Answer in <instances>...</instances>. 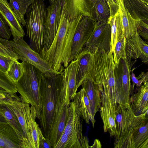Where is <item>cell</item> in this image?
<instances>
[{"label": "cell", "instance_id": "cell-5", "mask_svg": "<svg viewBox=\"0 0 148 148\" xmlns=\"http://www.w3.org/2000/svg\"><path fill=\"white\" fill-rule=\"evenodd\" d=\"M22 62L23 74L15 84L21 99L35 109L38 119L41 110L40 83L43 74L30 63L23 61Z\"/></svg>", "mask_w": 148, "mask_h": 148}, {"label": "cell", "instance_id": "cell-48", "mask_svg": "<svg viewBox=\"0 0 148 148\" xmlns=\"http://www.w3.org/2000/svg\"><path fill=\"white\" fill-rule=\"evenodd\" d=\"M90 4L92 5L95 3L96 0H88Z\"/></svg>", "mask_w": 148, "mask_h": 148}, {"label": "cell", "instance_id": "cell-31", "mask_svg": "<svg viewBox=\"0 0 148 148\" xmlns=\"http://www.w3.org/2000/svg\"><path fill=\"white\" fill-rule=\"evenodd\" d=\"M92 18L96 22L108 21L110 10L106 0H96L91 6Z\"/></svg>", "mask_w": 148, "mask_h": 148}, {"label": "cell", "instance_id": "cell-38", "mask_svg": "<svg viewBox=\"0 0 148 148\" xmlns=\"http://www.w3.org/2000/svg\"><path fill=\"white\" fill-rule=\"evenodd\" d=\"M9 26L2 16L0 15V37L9 40L12 34Z\"/></svg>", "mask_w": 148, "mask_h": 148}, {"label": "cell", "instance_id": "cell-24", "mask_svg": "<svg viewBox=\"0 0 148 148\" xmlns=\"http://www.w3.org/2000/svg\"><path fill=\"white\" fill-rule=\"evenodd\" d=\"M25 106L28 125L32 136L33 148H39L40 137L43 134L36 121L37 118L36 110L29 104L25 102Z\"/></svg>", "mask_w": 148, "mask_h": 148}, {"label": "cell", "instance_id": "cell-2", "mask_svg": "<svg viewBox=\"0 0 148 148\" xmlns=\"http://www.w3.org/2000/svg\"><path fill=\"white\" fill-rule=\"evenodd\" d=\"M63 79V72L49 77L43 74L41 80V110L38 119L44 136L49 139L58 102L65 95Z\"/></svg>", "mask_w": 148, "mask_h": 148}, {"label": "cell", "instance_id": "cell-11", "mask_svg": "<svg viewBox=\"0 0 148 148\" xmlns=\"http://www.w3.org/2000/svg\"><path fill=\"white\" fill-rule=\"evenodd\" d=\"M96 21L92 17L83 16L76 29L71 49L70 61L75 59L82 51L90 38Z\"/></svg>", "mask_w": 148, "mask_h": 148}, {"label": "cell", "instance_id": "cell-43", "mask_svg": "<svg viewBox=\"0 0 148 148\" xmlns=\"http://www.w3.org/2000/svg\"><path fill=\"white\" fill-rule=\"evenodd\" d=\"M131 72L132 73L131 74V78L132 82V90H133L134 86L135 85H136L137 87H139L142 84L143 82L141 80L138 79L136 77L135 75L133 72V70H132Z\"/></svg>", "mask_w": 148, "mask_h": 148}, {"label": "cell", "instance_id": "cell-18", "mask_svg": "<svg viewBox=\"0 0 148 148\" xmlns=\"http://www.w3.org/2000/svg\"><path fill=\"white\" fill-rule=\"evenodd\" d=\"M82 118L74 102H71L68 109L66 123L63 133L71 137L82 138Z\"/></svg>", "mask_w": 148, "mask_h": 148}, {"label": "cell", "instance_id": "cell-3", "mask_svg": "<svg viewBox=\"0 0 148 148\" xmlns=\"http://www.w3.org/2000/svg\"><path fill=\"white\" fill-rule=\"evenodd\" d=\"M93 53L94 57L89 63L86 77L102 88L112 103L119 104L112 53L98 49Z\"/></svg>", "mask_w": 148, "mask_h": 148}, {"label": "cell", "instance_id": "cell-6", "mask_svg": "<svg viewBox=\"0 0 148 148\" xmlns=\"http://www.w3.org/2000/svg\"><path fill=\"white\" fill-rule=\"evenodd\" d=\"M45 0H35L28 8L26 19L27 35L30 46L40 53L43 46L45 24L47 16Z\"/></svg>", "mask_w": 148, "mask_h": 148}, {"label": "cell", "instance_id": "cell-12", "mask_svg": "<svg viewBox=\"0 0 148 148\" xmlns=\"http://www.w3.org/2000/svg\"><path fill=\"white\" fill-rule=\"evenodd\" d=\"M101 92V104L99 111L103 122L105 132H108L110 136H116L117 132L116 124V110L118 103H112L102 88Z\"/></svg>", "mask_w": 148, "mask_h": 148}, {"label": "cell", "instance_id": "cell-9", "mask_svg": "<svg viewBox=\"0 0 148 148\" xmlns=\"http://www.w3.org/2000/svg\"><path fill=\"white\" fill-rule=\"evenodd\" d=\"M63 0H55L47 8V16L45 24L43 48L39 53L44 54L51 46L59 27Z\"/></svg>", "mask_w": 148, "mask_h": 148}, {"label": "cell", "instance_id": "cell-26", "mask_svg": "<svg viewBox=\"0 0 148 148\" xmlns=\"http://www.w3.org/2000/svg\"><path fill=\"white\" fill-rule=\"evenodd\" d=\"M93 53L87 49L83 50L76 58L78 59L76 81L78 88L81 86L83 81L87 77L90 62L93 59Z\"/></svg>", "mask_w": 148, "mask_h": 148}, {"label": "cell", "instance_id": "cell-21", "mask_svg": "<svg viewBox=\"0 0 148 148\" xmlns=\"http://www.w3.org/2000/svg\"><path fill=\"white\" fill-rule=\"evenodd\" d=\"M81 86L85 91L89 100L93 118L99 110L101 104V92L99 85L89 78L86 77Z\"/></svg>", "mask_w": 148, "mask_h": 148}, {"label": "cell", "instance_id": "cell-25", "mask_svg": "<svg viewBox=\"0 0 148 148\" xmlns=\"http://www.w3.org/2000/svg\"><path fill=\"white\" fill-rule=\"evenodd\" d=\"M130 106L135 114H141L148 107V87L141 84L137 92L130 97Z\"/></svg>", "mask_w": 148, "mask_h": 148}, {"label": "cell", "instance_id": "cell-39", "mask_svg": "<svg viewBox=\"0 0 148 148\" xmlns=\"http://www.w3.org/2000/svg\"><path fill=\"white\" fill-rule=\"evenodd\" d=\"M12 60L0 55V71L6 73Z\"/></svg>", "mask_w": 148, "mask_h": 148}, {"label": "cell", "instance_id": "cell-10", "mask_svg": "<svg viewBox=\"0 0 148 148\" xmlns=\"http://www.w3.org/2000/svg\"><path fill=\"white\" fill-rule=\"evenodd\" d=\"M111 29L108 21L96 22L92 32L82 50L93 53L97 49L110 51Z\"/></svg>", "mask_w": 148, "mask_h": 148}, {"label": "cell", "instance_id": "cell-34", "mask_svg": "<svg viewBox=\"0 0 148 148\" xmlns=\"http://www.w3.org/2000/svg\"><path fill=\"white\" fill-rule=\"evenodd\" d=\"M18 60H13L6 74L8 78L14 83L18 82L22 76L24 72V67L22 62L21 63Z\"/></svg>", "mask_w": 148, "mask_h": 148}, {"label": "cell", "instance_id": "cell-33", "mask_svg": "<svg viewBox=\"0 0 148 148\" xmlns=\"http://www.w3.org/2000/svg\"><path fill=\"white\" fill-rule=\"evenodd\" d=\"M9 4L16 15L20 22L23 26L26 25L25 15L27 10L35 0H9Z\"/></svg>", "mask_w": 148, "mask_h": 148}, {"label": "cell", "instance_id": "cell-20", "mask_svg": "<svg viewBox=\"0 0 148 148\" xmlns=\"http://www.w3.org/2000/svg\"><path fill=\"white\" fill-rule=\"evenodd\" d=\"M63 6L71 20L81 15L92 18L91 6L88 0H63Z\"/></svg>", "mask_w": 148, "mask_h": 148}, {"label": "cell", "instance_id": "cell-13", "mask_svg": "<svg viewBox=\"0 0 148 148\" xmlns=\"http://www.w3.org/2000/svg\"><path fill=\"white\" fill-rule=\"evenodd\" d=\"M1 104L7 105L17 116L23 133V148H33L32 136L26 118L25 102L21 98L17 96L14 99Z\"/></svg>", "mask_w": 148, "mask_h": 148}, {"label": "cell", "instance_id": "cell-45", "mask_svg": "<svg viewBox=\"0 0 148 148\" xmlns=\"http://www.w3.org/2000/svg\"><path fill=\"white\" fill-rule=\"evenodd\" d=\"M137 26L148 30V20H139Z\"/></svg>", "mask_w": 148, "mask_h": 148}, {"label": "cell", "instance_id": "cell-23", "mask_svg": "<svg viewBox=\"0 0 148 148\" xmlns=\"http://www.w3.org/2000/svg\"><path fill=\"white\" fill-rule=\"evenodd\" d=\"M76 107L80 112L82 117L88 124H89L90 121L94 127L96 121L92 114L90 104L87 94L82 88L77 92L73 100Z\"/></svg>", "mask_w": 148, "mask_h": 148}, {"label": "cell", "instance_id": "cell-46", "mask_svg": "<svg viewBox=\"0 0 148 148\" xmlns=\"http://www.w3.org/2000/svg\"><path fill=\"white\" fill-rule=\"evenodd\" d=\"M101 145L100 141L98 139H95L94 141L93 145L89 148H101Z\"/></svg>", "mask_w": 148, "mask_h": 148}, {"label": "cell", "instance_id": "cell-42", "mask_svg": "<svg viewBox=\"0 0 148 148\" xmlns=\"http://www.w3.org/2000/svg\"><path fill=\"white\" fill-rule=\"evenodd\" d=\"M138 32L139 35L148 45V30L137 26Z\"/></svg>", "mask_w": 148, "mask_h": 148}, {"label": "cell", "instance_id": "cell-32", "mask_svg": "<svg viewBox=\"0 0 148 148\" xmlns=\"http://www.w3.org/2000/svg\"><path fill=\"white\" fill-rule=\"evenodd\" d=\"M129 148H148V119L144 125L134 133Z\"/></svg>", "mask_w": 148, "mask_h": 148}, {"label": "cell", "instance_id": "cell-27", "mask_svg": "<svg viewBox=\"0 0 148 148\" xmlns=\"http://www.w3.org/2000/svg\"><path fill=\"white\" fill-rule=\"evenodd\" d=\"M111 29V41L110 51L112 53L116 44L121 38L124 37L120 11L112 16H110L108 21Z\"/></svg>", "mask_w": 148, "mask_h": 148}, {"label": "cell", "instance_id": "cell-15", "mask_svg": "<svg viewBox=\"0 0 148 148\" xmlns=\"http://www.w3.org/2000/svg\"><path fill=\"white\" fill-rule=\"evenodd\" d=\"M69 106L64 103L63 97L60 99L57 105L55 119L49 138L52 148H55L64 131Z\"/></svg>", "mask_w": 148, "mask_h": 148}, {"label": "cell", "instance_id": "cell-36", "mask_svg": "<svg viewBox=\"0 0 148 148\" xmlns=\"http://www.w3.org/2000/svg\"><path fill=\"white\" fill-rule=\"evenodd\" d=\"M0 86L8 92L13 95L18 92L15 84L8 78L6 73L0 71Z\"/></svg>", "mask_w": 148, "mask_h": 148}, {"label": "cell", "instance_id": "cell-30", "mask_svg": "<svg viewBox=\"0 0 148 148\" xmlns=\"http://www.w3.org/2000/svg\"><path fill=\"white\" fill-rule=\"evenodd\" d=\"M87 137L82 138L71 137L63 133L55 148H89Z\"/></svg>", "mask_w": 148, "mask_h": 148}, {"label": "cell", "instance_id": "cell-7", "mask_svg": "<svg viewBox=\"0 0 148 148\" xmlns=\"http://www.w3.org/2000/svg\"><path fill=\"white\" fill-rule=\"evenodd\" d=\"M0 42L10 46L17 54L18 60L26 62L40 71L46 76H51L61 73L54 70L39 53L33 50L24 40H9L0 38ZM62 73V72H61Z\"/></svg>", "mask_w": 148, "mask_h": 148}, {"label": "cell", "instance_id": "cell-49", "mask_svg": "<svg viewBox=\"0 0 148 148\" xmlns=\"http://www.w3.org/2000/svg\"><path fill=\"white\" fill-rule=\"evenodd\" d=\"M145 4L148 5V0H141Z\"/></svg>", "mask_w": 148, "mask_h": 148}, {"label": "cell", "instance_id": "cell-1", "mask_svg": "<svg viewBox=\"0 0 148 148\" xmlns=\"http://www.w3.org/2000/svg\"><path fill=\"white\" fill-rule=\"evenodd\" d=\"M83 16L71 20L63 6L59 27L48 50L41 56L55 71L62 72L71 62L70 58L73 38Z\"/></svg>", "mask_w": 148, "mask_h": 148}, {"label": "cell", "instance_id": "cell-16", "mask_svg": "<svg viewBox=\"0 0 148 148\" xmlns=\"http://www.w3.org/2000/svg\"><path fill=\"white\" fill-rule=\"evenodd\" d=\"M79 60L77 58L72 60L63 71V87L65 91L64 103L69 105L77 93L76 77Z\"/></svg>", "mask_w": 148, "mask_h": 148}, {"label": "cell", "instance_id": "cell-50", "mask_svg": "<svg viewBox=\"0 0 148 148\" xmlns=\"http://www.w3.org/2000/svg\"><path fill=\"white\" fill-rule=\"evenodd\" d=\"M55 0H49V3L50 4H51L53 2H54Z\"/></svg>", "mask_w": 148, "mask_h": 148}, {"label": "cell", "instance_id": "cell-19", "mask_svg": "<svg viewBox=\"0 0 148 148\" xmlns=\"http://www.w3.org/2000/svg\"><path fill=\"white\" fill-rule=\"evenodd\" d=\"M0 115V148H22V142L15 130Z\"/></svg>", "mask_w": 148, "mask_h": 148}, {"label": "cell", "instance_id": "cell-41", "mask_svg": "<svg viewBox=\"0 0 148 148\" xmlns=\"http://www.w3.org/2000/svg\"><path fill=\"white\" fill-rule=\"evenodd\" d=\"M52 148L49 138H45L43 135L41 136L39 138V148Z\"/></svg>", "mask_w": 148, "mask_h": 148}, {"label": "cell", "instance_id": "cell-17", "mask_svg": "<svg viewBox=\"0 0 148 148\" xmlns=\"http://www.w3.org/2000/svg\"><path fill=\"white\" fill-rule=\"evenodd\" d=\"M0 12L10 27L13 40L16 41L23 38L25 33L21 24L7 0H0Z\"/></svg>", "mask_w": 148, "mask_h": 148}, {"label": "cell", "instance_id": "cell-14", "mask_svg": "<svg viewBox=\"0 0 148 148\" xmlns=\"http://www.w3.org/2000/svg\"><path fill=\"white\" fill-rule=\"evenodd\" d=\"M126 59L131 65L132 60L140 59L145 64H148V45L138 32L133 36L126 39Z\"/></svg>", "mask_w": 148, "mask_h": 148}, {"label": "cell", "instance_id": "cell-35", "mask_svg": "<svg viewBox=\"0 0 148 148\" xmlns=\"http://www.w3.org/2000/svg\"><path fill=\"white\" fill-rule=\"evenodd\" d=\"M126 38L123 37L117 42L113 51V60L115 66L119 64L121 59H126Z\"/></svg>", "mask_w": 148, "mask_h": 148}, {"label": "cell", "instance_id": "cell-22", "mask_svg": "<svg viewBox=\"0 0 148 148\" xmlns=\"http://www.w3.org/2000/svg\"><path fill=\"white\" fill-rule=\"evenodd\" d=\"M119 2L123 36L126 39L130 38L138 32L137 24L139 20L132 17L125 8L123 0H119Z\"/></svg>", "mask_w": 148, "mask_h": 148}, {"label": "cell", "instance_id": "cell-47", "mask_svg": "<svg viewBox=\"0 0 148 148\" xmlns=\"http://www.w3.org/2000/svg\"><path fill=\"white\" fill-rule=\"evenodd\" d=\"M144 113L145 114V117L146 119H148V107L143 111L141 114Z\"/></svg>", "mask_w": 148, "mask_h": 148}, {"label": "cell", "instance_id": "cell-40", "mask_svg": "<svg viewBox=\"0 0 148 148\" xmlns=\"http://www.w3.org/2000/svg\"><path fill=\"white\" fill-rule=\"evenodd\" d=\"M107 1L110 10V16H114L119 10V0H106Z\"/></svg>", "mask_w": 148, "mask_h": 148}, {"label": "cell", "instance_id": "cell-4", "mask_svg": "<svg viewBox=\"0 0 148 148\" xmlns=\"http://www.w3.org/2000/svg\"><path fill=\"white\" fill-rule=\"evenodd\" d=\"M115 113L117 135L114 137V147L129 148L134 133L145 124V114L136 115L131 106L127 108L119 104Z\"/></svg>", "mask_w": 148, "mask_h": 148}, {"label": "cell", "instance_id": "cell-37", "mask_svg": "<svg viewBox=\"0 0 148 148\" xmlns=\"http://www.w3.org/2000/svg\"><path fill=\"white\" fill-rule=\"evenodd\" d=\"M0 55L11 59L18 60L17 54L9 45L0 42Z\"/></svg>", "mask_w": 148, "mask_h": 148}, {"label": "cell", "instance_id": "cell-8", "mask_svg": "<svg viewBox=\"0 0 148 148\" xmlns=\"http://www.w3.org/2000/svg\"><path fill=\"white\" fill-rule=\"evenodd\" d=\"M131 65L127 59H121L115 65V74L116 88L120 103L125 107H130V99L132 90L131 73Z\"/></svg>", "mask_w": 148, "mask_h": 148}, {"label": "cell", "instance_id": "cell-28", "mask_svg": "<svg viewBox=\"0 0 148 148\" xmlns=\"http://www.w3.org/2000/svg\"><path fill=\"white\" fill-rule=\"evenodd\" d=\"M132 17L138 20H148V5L141 0H123Z\"/></svg>", "mask_w": 148, "mask_h": 148}, {"label": "cell", "instance_id": "cell-44", "mask_svg": "<svg viewBox=\"0 0 148 148\" xmlns=\"http://www.w3.org/2000/svg\"><path fill=\"white\" fill-rule=\"evenodd\" d=\"M139 79L143 81V85L148 87V71L146 73L141 72L140 74L137 77Z\"/></svg>", "mask_w": 148, "mask_h": 148}, {"label": "cell", "instance_id": "cell-51", "mask_svg": "<svg viewBox=\"0 0 148 148\" xmlns=\"http://www.w3.org/2000/svg\"></svg>", "mask_w": 148, "mask_h": 148}, {"label": "cell", "instance_id": "cell-29", "mask_svg": "<svg viewBox=\"0 0 148 148\" xmlns=\"http://www.w3.org/2000/svg\"><path fill=\"white\" fill-rule=\"evenodd\" d=\"M0 115L3 116L15 130L22 142L23 148L24 137L21 125L18 118L10 107L7 104H0Z\"/></svg>", "mask_w": 148, "mask_h": 148}]
</instances>
